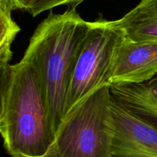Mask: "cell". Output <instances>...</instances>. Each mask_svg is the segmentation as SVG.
<instances>
[{
	"mask_svg": "<svg viewBox=\"0 0 157 157\" xmlns=\"http://www.w3.org/2000/svg\"><path fill=\"white\" fill-rule=\"evenodd\" d=\"M0 132L5 149L11 157L44 156L55 133L36 69L21 59L0 66Z\"/></svg>",
	"mask_w": 157,
	"mask_h": 157,
	"instance_id": "1",
	"label": "cell"
},
{
	"mask_svg": "<svg viewBox=\"0 0 157 157\" xmlns=\"http://www.w3.org/2000/svg\"><path fill=\"white\" fill-rule=\"evenodd\" d=\"M89 28L76 11H51L32 35L22 59L38 72L54 132L66 117L69 86L81 44Z\"/></svg>",
	"mask_w": 157,
	"mask_h": 157,
	"instance_id": "2",
	"label": "cell"
},
{
	"mask_svg": "<svg viewBox=\"0 0 157 157\" xmlns=\"http://www.w3.org/2000/svg\"><path fill=\"white\" fill-rule=\"evenodd\" d=\"M111 97L110 85H106L77 104L63 120L55 141L41 157H110Z\"/></svg>",
	"mask_w": 157,
	"mask_h": 157,
	"instance_id": "3",
	"label": "cell"
},
{
	"mask_svg": "<svg viewBox=\"0 0 157 157\" xmlns=\"http://www.w3.org/2000/svg\"><path fill=\"white\" fill-rule=\"evenodd\" d=\"M124 35L113 21L101 15L94 21H89L69 86L66 116L90 94L110 85L117 48Z\"/></svg>",
	"mask_w": 157,
	"mask_h": 157,
	"instance_id": "4",
	"label": "cell"
},
{
	"mask_svg": "<svg viewBox=\"0 0 157 157\" xmlns=\"http://www.w3.org/2000/svg\"><path fill=\"white\" fill-rule=\"evenodd\" d=\"M110 157H157V125L137 116L111 97Z\"/></svg>",
	"mask_w": 157,
	"mask_h": 157,
	"instance_id": "5",
	"label": "cell"
},
{
	"mask_svg": "<svg viewBox=\"0 0 157 157\" xmlns=\"http://www.w3.org/2000/svg\"><path fill=\"white\" fill-rule=\"evenodd\" d=\"M157 75V42L137 41L124 35L117 48L110 84H140Z\"/></svg>",
	"mask_w": 157,
	"mask_h": 157,
	"instance_id": "6",
	"label": "cell"
},
{
	"mask_svg": "<svg viewBox=\"0 0 157 157\" xmlns=\"http://www.w3.org/2000/svg\"><path fill=\"white\" fill-rule=\"evenodd\" d=\"M110 87L119 104L157 125V75L140 84H110Z\"/></svg>",
	"mask_w": 157,
	"mask_h": 157,
	"instance_id": "7",
	"label": "cell"
},
{
	"mask_svg": "<svg viewBox=\"0 0 157 157\" xmlns=\"http://www.w3.org/2000/svg\"><path fill=\"white\" fill-rule=\"evenodd\" d=\"M113 24L133 41L157 42V0H141Z\"/></svg>",
	"mask_w": 157,
	"mask_h": 157,
	"instance_id": "8",
	"label": "cell"
},
{
	"mask_svg": "<svg viewBox=\"0 0 157 157\" xmlns=\"http://www.w3.org/2000/svg\"><path fill=\"white\" fill-rule=\"evenodd\" d=\"M11 0H0V66L9 64L12 58L11 47L21 29L12 17Z\"/></svg>",
	"mask_w": 157,
	"mask_h": 157,
	"instance_id": "9",
	"label": "cell"
},
{
	"mask_svg": "<svg viewBox=\"0 0 157 157\" xmlns=\"http://www.w3.org/2000/svg\"><path fill=\"white\" fill-rule=\"evenodd\" d=\"M84 1V0H31L25 11L35 17L44 11L59 6H67L69 8H76Z\"/></svg>",
	"mask_w": 157,
	"mask_h": 157,
	"instance_id": "10",
	"label": "cell"
},
{
	"mask_svg": "<svg viewBox=\"0 0 157 157\" xmlns=\"http://www.w3.org/2000/svg\"><path fill=\"white\" fill-rule=\"evenodd\" d=\"M31 0H11L12 2L13 9H21V10L25 11L28 5Z\"/></svg>",
	"mask_w": 157,
	"mask_h": 157,
	"instance_id": "11",
	"label": "cell"
}]
</instances>
